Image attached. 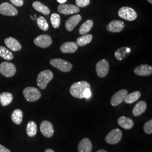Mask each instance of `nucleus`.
I'll return each instance as SVG.
<instances>
[{
  "instance_id": "6",
  "label": "nucleus",
  "mask_w": 152,
  "mask_h": 152,
  "mask_svg": "<svg viewBox=\"0 0 152 152\" xmlns=\"http://www.w3.org/2000/svg\"><path fill=\"white\" fill-rule=\"evenodd\" d=\"M15 65L10 62H3L0 64V73L6 77H11L16 73Z\"/></svg>"
},
{
  "instance_id": "27",
  "label": "nucleus",
  "mask_w": 152,
  "mask_h": 152,
  "mask_svg": "<svg viewBox=\"0 0 152 152\" xmlns=\"http://www.w3.org/2000/svg\"><path fill=\"white\" fill-rule=\"evenodd\" d=\"M141 96V93L139 91H136L131 92V94H128L124 99L125 103L131 104L136 102Z\"/></svg>"
},
{
  "instance_id": "33",
  "label": "nucleus",
  "mask_w": 152,
  "mask_h": 152,
  "mask_svg": "<svg viewBox=\"0 0 152 152\" xmlns=\"http://www.w3.org/2000/svg\"><path fill=\"white\" fill-rule=\"evenodd\" d=\"M144 131L147 134H151L152 133V120H150L144 125Z\"/></svg>"
},
{
  "instance_id": "13",
  "label": "nucleus",
  "mask_w": 152,
  "mask_h": 152,
  "mask_svg": "<svg viewBox=\"0 0 152 152\" xmlns=\"http://www.w3.org/2000/svg\"><path fill=\"white\" fill-rule=\"evenodd\" d=\"M40 131L44 136L46 137H51L54 135V130L53 124L49 121H43L40 125Z\"/></svg>"
},
{
  "instance_id": "38",
  "label": "nucleus",
  "mask_w": 152,
  "mask_h": 152,
  "mask_svg": "<svg viewBox=\"0 0 152 152\" xmlns=\"http://www.w3.org/2000/svg\"><path fill=\"white\" fill-rule=\"evenodd\" d=\"M45 152H55L53 149H47Z\"/></svg>"
},
{
  "instance_id": "22",
  "label": "nucleus",
  "mask_w": 152,
  "mask_h": 152,
  "mask_svg": "<svg viewBox=\"0 0 152 152\" xmlns=\"http://www.w3.org/2000/svg\"><path fill=\"white\" fill-rule=\"evenodd\" d=\"M131 52V49L127 47H122L116 50L114 53V56L118 60H122L125 59Z\"/></svg>"
},
{
  "instance_id": "5",
  "label": "nucleus",
  "mask_w": 152,
  "mask_h": 152,
  "mask_svg": "<svg viewBox=\"0 0 152 152\" xmlns=\"http://www.w3.org/2000/svg\"><path fill=\"white\" fill-rule=\"evenodd\" d=\"M118 15L121 18L127 21H134L137 18V13L132 8L125 6L120 8Z\"/></svg>"
},
{
  "instance_id": "31",
  "label": "nucleus",
  "mask_w": 152,
  "mask_h": 152,
  "mask_svg": "<svg viewBox=\"0 0 152 152\" xmlns=\"http://www.w3.org/2000/svg\"><path fill=\"white\" fill-rule=\"evenodd\" d=\"M37 23L39 28L44 31H46L49 29V24L46 19L43 16L38 17L37 20Z\"/></svg>"
},
{
  "instance_id": "30",
  "label": "nucleus",
  "mask_w": 152,
  "mask_h": 152,
  "mask_svg": "<svg viewBox=\"0 0 152 152\" xmlns=\"http://www.w3.org/2000/svg\"><path fill=\"white\" fill-rule=\"evenodd\" d=\"M0 57L5 60H11L14 59V56L10 50L4 46H0Z\"/></svg>"
},
{
  "instance_id": "1",
  "label": "nucleus",
  "mask_w": 152,
  "mask_h": 152,
  "mask_svg": "<svg viewBox=\"0 0 152 152\" xmlns=\"http://www.w3.org/2000/svg\"><path fill=\"white\" fill-rule=\"evenodd\" d=\"M88 88H91L90 83L85 81L75 82L70 87V93L74 98L83 99L85 92Z\"/></svg>"
},
{
  "instance_id": "32",
  "label": "nucleus",
  "mask_w": 152,
  "mask_h": 152,
  "mask_svg": "<svg viewBox=\"0 0 152 152\" xmlns=\"http://www.w3.org/2000/svg\"><path fill=\"white\" fill-rule=\"evenodd\" d=\"M50 21L53 27L58 28L60 25V15L56 13H53L50 17Z\"/></svg>"
},
{
  "instance_id": "9",
  "label": "nucleus",
  "mask_w": 152,
  "mask_h": 152,
  "mask_svg": "<svg viewBox=\"0 0 152 152\" xmlns=\"http://www.w3.org/2000/svg\"><path fill=\"white\" fill-rule=\"evenodd\" d=\"M109 64L107 60L102 59L99 60L96 65V72L99 77L104 78L108 73Z\"/></svg>"
},
{
  "instance_id": "2",
  "label": "nucleus",
  "mask_w": 152,
  "mask_h": 152,
  "mask_svg": "<svg viewBox=\"0 0 152 152\" xmlns=\"http://www.w3.org/2000/svg\"><path fill=\"white\" fill-rule=\"evenodd\" d=\"M53 78V73L50 70H44L41 72L37 78V86L40 89L45 90Z\"/></svg>"
},
{
  "instance_id": "8",
  "label": "nucleus",
  "mask_w": 152,
  "mask_h": 152,
  "mask_svg": "<svg viewBox=\"0 0 152 152\" xmlns=\"http://www.w3.org/2000/svg\"><path fill=\"white\" fill-rule=\"evenodd\" d=\"M58 11L65 15H68L70 14H77L79 12L80 10L79 7L77 6L72 5V4H62L58 6Z\"/></svg>"
},
{
  "instance_id": "28",
  "label": "nucleus",
  "mask_w": 152,
  "mask_h": 152,
  "mask_svg": "<svg viewBox=\"0 0 152 152\" xmlns=\"http://www.w3.org/2000/svg\"><path fill=\"white\" fill-rule=\"evenodd\" d=\"M94 25V22L92 20L89 19L84 22L79 29V33L82 35H84L90 31Z\"/></svg>"
},
{
  "instance_id": "34",
  "label": "nucleus",
  "mask_w": 152,
  "mask_h": 152,
  "mask_svg": "<svg viewBox=\"0 0 152 152\" xmlns=\"http://www.w3.org/2000/svg\"><path fill=\"white\" fill-rule=\"evenodd\" d=\"M90 0H76V6L78 7H84L90 4Z\"/></svg>"
},
{
  "instance_id": "29",
  "label": "nucleus",
  "mask_w": 152,
  "mask_h": 152,
  "mask_svg": "<svg viewBox=\"0 0 152 152\" xmlns=\"http://www.w3.org/2000/svg\"><path fill=\"white\" fill-rule=\"evenodd\" d=\"M92 35L90 34H84L77 39V44L80 46H83L90 44L92 39Z\"/></svg>"
},
{
  "instance_id": "16",
  "label": "nucleus",
  "mask_w": 152,
  "mask_h": 152,
  "mask_svg": "<svg viewBox=\"0 0 152 152\" xmlns=\"http://www.w3.org/2000/svg\"><path fill=\"white\" fill-rule=\"evenodd\" d=\"M78 45L75 42H66L60 46V51L64 54L75 53L78 50Z\"/></svg>"
},
{
  "instance_id": "17",
  "label": "nucleus",
  "mask_w": 152,
  "mask_h": 152,
  "mask_svg": "<svg viewBox=\"0 0 152 152\" xmlns=\"http://www.w3.org/2000/svg\"><path fill=\"white\" fill-rule=\"evenodd\" d=\"M134 73L137 76H150L152 74V66L147 64L139 65L135 68Z\"/></svg>"
},
{
  "instance_id": "20",
  "label": "nucleus",
  "mask_w": 152,
  "mask_h": 152,
  "mask_svg": "<svg viewBox=\"0 0 152 152\" xmlns=\"http://www.w3.org/2000/svg\"><path fill=\"white\" fill-rule=\"evenodd\" d=\"M117 123L120 127L125 130H130L133 128L134 122L133 120L129 117L121 116L117 120Z\"/></svg>"
},
{
  "instance_id": "25",
  "label": "nucleus",
  "mask_w": 152,
  "mask_h": 152,
  "mask_svg": "<svg viewBox=\"0 0 152 152\" xmlns=\"http://www.w3.org/2000/svg\"><path fill=\"white\" fill-rule=\"evenodd\" d=\"M13 96L10 92H2L0 94V103L2 106L6 107L11 103Z\"/></svg>"
},
{
  "instance_id": "35",
  "label": "nucleus",
  "mask_w": 152,
  "mask_h": 152,
  "mask_svg": "<svg viewBox=\"0 0 152 152\" xmlns=\"http://www.w3.org/2000/svg\"><path fill=\"white\" fill-rule=\"evenodd\" d=\"M10 1L14 5L18 7L22 6L24 4L23 0H10Z\"/></svg>"
},
{
  "instance_id": "15",
  "label": "nucleus",
  "mask_w": 152,
  "mask_h": 152,
  "mask_svg": "<svg viewBox=\"0 0 152 152\" xmlns=\"http://www.w3.org/2000/svg\"><path fill=\"white\" fill-rule=\"evenodd\" d=\"M81 20L82 16L78 14L71 16L65 22L66 29L69 32L72 31Z\"/></svg>"
},
{
  "instance_id": "3",
  "label": "nucleus",
  "mask_w": 152,
  "mask_h": 152,
  "mask_svg": "<svg viewBox=\"0 0 152 152\" xmlns=\"http://www.w3.org/2000/svg\"><path fill=\"white\" fill-rule=\"evenodd\" d=\"M23 94L26 100L29 102H36L41 97V92L36 87H26L24 89Z\"/></svg>"
},
{
  "instance_id": "12",
  "label": "nucleus",
  "mask_w": 152,
  "mask_h": 152,
  "mask_svg": "<svg viewBox=\"0 0 152 152\" xmlns=\"http://www.w3.org/2000/svg\"><path fill=\"white\" fill-rule=\"evenodd\" d=\"M128 94V91L126 89H122L115 92L110 100V104L113 107H117L122 103L125 97Z\"/></svg>"
},
{
  "instance_id": "18",
  "label": "nucleus",
  "mask_w": 152,
  "mask_h": 152,
  "mask_svg": "<svg viewBox=\"0 0 152 152\" xmlns=\"http://www.w3.org/2000/svg\"><path fill=\"white\" fill-rule=\"evenodd\" d=\"M6 46L13 51H18L22 49V45L19 42L13 37H8L5 39Z\"/></svg>"
},
{
  "instance_id": "36",
  "label": "nucleus",
  "mask_w": 152,
  "mask_h": 152,
  "mask_svg": "<svg viewBox=\"0 0 152 152\" xmlns=\"http://www.w3.org/2000/svg\"><path fill=\"white\" fill-rule=\"evenodd\" d=\"M0 152H11V151L0 144Z\"/></svg>"
},
{
  "instance_id": "10",
  "label": "nucleus",
  "mask_w": 152,
  "mask_h": 152,
  "mask_svg": "<svg viewBox=\"0 0 152 152\" xmlns=\"http://www.w3.org/2000/svg\"><path fill=\"white\" fill-rule=\"evenodd\" d=\"M0 14L5 16H16L18 11L12 5L8 2H3L0 5Z\"/></svg>"
},
{
  "instance_id": "26",
  "label": "nucleus",
  "mask_w": 152,
  "mask_h": 152,
  "mask_svg": "<svg viewBox=\"0 0 152 152\" xmlns=\"http://www.w3.org/2000/svg\"><path fill=\"white\" fill-rule=\"evenodd\" d=\"M26 131L28 136L31 137L36 136L37 132V126L36 123L33 121L28 122L26 127Z\"/></svg>"
},
{
  "instance_id": "39",
  "label": "nucleus",
  "mask_w": 152,
  "mask_h": 152,
  "mask_svg": "<svg viewBox=\"0 0 152 152\" xmlns=\"http://www.w3.org/2000/svg\"><path fill=\"white\" fill-rule=\"evenodd\" d=\"M108 152L107 151L105 150H104V149H100V150H98L97 152Z\"/></svg>"
},
{
  "instance_id": "7",
  "label": "nucleus",
  "mask_w": 152,
  "mask_h": 152,
  "mask_svg": "<svg viewBox=\"0 0 152 152\" xmlns=\"http://www.w3.org/2000/svg\"><path fill=\"white\" fill-rule=\"evenodd\" d=\"M122 132L119 129H115L109 132L105 138V141L111 145L118 143L122 139Z\"/></svg>"
},
{
  "instance_id": "4",
  "label": "nucleus",
  "mask_w": 152,
  "mask_h": 152,
  "mask_svg": "<svg viewBox=\"0 0 152 152\" xmlns=\"http://www.w3.org/2000/svg\"><path fill=\"white\" fill-rule=\"evenodd\" d=\"M50 64L63 72H69L72 69L73 65L68 61L61 59H53L50 61Z\"/></svg>"
},
{
  "instance_id": "37",
  "label": "nucleus",
  "mask_w": 152,
  "mask_h": 152,
  "mask_svg": "<svg viewBox=\"0 0 152 152\" xmlns=\"http://www.w3.org/2000/svg\"><path fill=\"white\" fill-rule=\"evenodd\" d=\"M66 1H67V0H57V1H58L59 3H60V4H64Z\"/></svg>"
},
{
  "instance_id": "19",
  "label": "nucleus",
  "mask_w": 152,
  "mask_h": 152,
  "mask_svg": "<svg viewBox=\"0 0 152 152\" xmlns=\"http://www.w3.org/2000/svg\"><path fill=\"white\" fill-rule=\"evenodd\" d=\"M92 144L88 138H83L80 141L78 145V152H91Z\"/></svg>"
},
{
  "instance_id": "40",
  "label": "nucleus",
  "mask_w": 152,
  "mask_h": 152,
  "mask_svg": "<svg viewBox=\"0 0 152 152\" xmlns=\"http://www.w3.org/2000/svg\"><path fill=\"white\" fill-rule=\"evenodd\" d=\"M147 1H148L149 3H150V4H152V0H147Z\"/></svg>"
},
{
  "instance_id": "24",
  "label": "nucleus",
  "mask_w": 152,
  "mask_h": 152,
  "mask_svg": "<svg viewBox=\"0 0 152 152\" xmlns=\"http://www.w3.org/2000/svg\"><path fill=\"white\" fill-rule=\"evenodd\" d=\"M23 117V113L22 110L19 109H15L11 115L12 121L17 125H20L22 124Z\"/></svg>"
},
{
  "instance_id": "23",
  "label": "nucleus",
  "mask_w": 152,
  "mask_h": 152,
  "mask_svg": "<svg viewBox=\"0 0 152 152\" xmlns=\"http://www.w3.org/2000/svg\"><path fill=\"white\" fill-rule=\"evenodd\" d=\"M32 6L36 11L41 12L45 15H49L50 12L49 7L39 1H34L32 4Z\"/></svg>"
},
{
  "instance_id": "11",
  "label": "nucleus",
  "mask_w": 152,
  "mask_h": 152,
  "mask_svg": "<svg viewBox=\"0 0 152 152\" xmlns=\"http://www.w3.org/2000/svg\"><path fill=\"white\" fill-rule=\"evenodd\" d=\"M52 42V38L48 34L39 35L34 39V44L41 48H49Z\"/></svg>"
},
{
  "instance_id": "21",
  "label": "nucleus",
  "mask_w": 152,
  "mask_h": 152,
  "mask_svg": "<svg viewBox=\"0 0 152 152\" xmlns=\"http://www.w3.org/2000/svg\"><path fill=\"white\" fill-rule=\"evenodd\" d=\"M147 103L144 101H140L136 103L134 108L132 110V114L135 116L137 117L142 114L144 112H145L147 109Z\"/></svg>"
},
{
  "instance_id": "14",
  "label": "nucleus",
  "mask_w": 152,
  "mask_h": 152,
  "mask_svg": "<svg viewBox=\"0 0 152 152\" xmlns=\"http://www.w3.org/2000/svg\"><path fill=\"white\" fill-rule=\"evenodd\" d=\"M125 27V23L124 22L114 20L109 23L107 26V29L110 32L118 33L122 31Z\"/></svg>"
}]
</instances>
